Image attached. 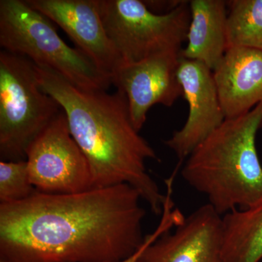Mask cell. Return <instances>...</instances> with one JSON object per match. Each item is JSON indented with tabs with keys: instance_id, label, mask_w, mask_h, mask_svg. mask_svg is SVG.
Wrapping results in <instances>:
<instances>
[{
	"instance_id": "cell-1",
	"label": "cell",
	"mask_w": 262,
	"mask_h": 262,
	"mask_svg": "<svg viewBox=\"0 0 262 262\" xmlns=\"http://www.w3.org/2000/svg\"><path fill=\"white\" fill-rule=\"evenodd\" d=\"M128 184L75 194L36 191L0 204V254L6 262H121L144 242L146 211Z\"/></svg>"
},
{
	"instance_id": "cell-2",
	"label": "cell",
	"mask_w": 262,
	"mask_h": 262,
	"mask_svg": "<svg viewBox=\"0 0 262 262\" xmlns=\"http://www.w3.org/2000/svg\"><path fill=\"white\" fill-rule=\"evenodd\" d=\"M38 80L59 103L72 137L89 162L93 188L128 184L158 215L166 196L146 170L156 152L133 125L123 91L80 89L54 71L35 65Z\"/></svg>"
},
{
	"instance_id": "cell-3",
	"label": "cell",
	"mask_w": 262,
	"mask_h": 262,
	"mask_svg": "<svg viewBox=\"0 0 262 262\" xmlns=\"http://www.w3.org/2000/svg\"><path fill=\"white\" fill-rule=\"evenodd\" d=\"M262 127V104L226 119L187 158L183 179L208 198L219 214L244 209L262 196V165L256 134Z\"/></svg>"
},
{
	"instance_id": "cell-4",
	"label": "cell",
	"mask_w": 262,
	"mask_h": 262,
	"mask_svg": "<svg viewBox=\"0 0 262 262\" xmlns=\"http://www.w3.org/2000/svg\"><path fill=\"white\" fill-rule=\"evenodd\" d=\"M0 46L54 71L80 89L107 91L112 78L58 35L51 20L25 0L0 1Z\"/></svg>"
},
{
	"instance_id": "cell-5",
	"label": "cell",
	"mask_w": 262,
	"mask_h": 262,
	"mask_svg": "<svg viewBox=\"0 0 262 262\" xmlns=\"http://www.w3.org/2000/svg\"><path fill=\"white\" fill-rule=\"evenodd\" d=\"M61 110L43 91L32 61L0 51L1 161L26 160L29 145Z\"/></svg>"
},
{
	"instance_id": "cell-6",
	"label": "cell",
	"mask_w": 262,
	"mask_h": 262,
	"mask_svg": "<svg viewBox=\"0 0 262 262\" xmlns=\"http://www.w3.org/2000/svg\"><path fill=\"white\" fill-rule=\"evenodd\" d=\"M99 5L106 34L122 61L180 54L190 22L189 1L163 15L148 9L143 0H99Z\"/></svg>"
},
{
	"instance_id": "cell-7",
	"label": "cell",
	"mask_w": 262,
	"mask_h": 262,
	"mask_svg": "<svg viewBox=\"0 0 262 262\" xmlns=\"http://www.w3.org/2000/svg\"><path fill=\"white\" fill-rule=\"evenodd\" d=\"M26 161L37 192L75 194L93 189L89 162L71 134L63 110L29 145Z\"/></svg>"
},
{
	"instance_id": "cell-8",
	"label": "cell",
	"mask_w": 262,
	"mask_h": 262,
	"mask_svg": "<svg viewBox=\"0 0 262 262\" xmlns=\"http://www.w3.org/2000/svg\"><path fill=\"white\" fill-rule=\"evenodd\" d=\"M177 224L170 211H164L161 223L141 256V262H223L222 215L210 205L199 208Z\"/></svg>"
},
{
	"instance_id": "cell-9",
	"label": "cell",
	"mask_w": 262,
	"mask_h": 262,
	"mask_svg": "<svg viewBox=\"0 0 262 262\" xmlns=\"http://www.w3.org/2000/svg\"><path fill=\"white\" fill-rule=\"evenodd\" d=\"M180 58V54L165 53L135 63L122 62L113 74V84L126 96L131 121L139 132L154 105L170 107L183 96Z\"/></svg>"
},
{
	"instance_id": "cell-10",
	"label": "cell",
	"mask_w": 262,
	"mask_h": 262,
	"mask_svg": "<svg viewBox=\"0 0 262 262\" xmlns=\"http://www.w3.org/2000/svg\"><path fill=\"white\" fill-rule=\"evenodd\" d=\"M178 78L189 105L184 126L165 141L182 161L225 122L213 71L196 61L180 58Z\"/></svg>"
},
{
	"instance_id": "cell-11",
	"label": "cell",
	"mask_w": 262,
	"mask_h": 262,
	"mask_svg": "<svg viewBox=\"0 0 262 262\" xmlns=\"http://www.w3.org/2000/svg\"><path fill=\"white\" fill-rule=\"evenodd\" d=\"M70 37L77 49L100 70L113 77L122 63L106 34L100 13L99 0H25Z\"/></svg>"
},
{
	"instance_id": "cell-12",
	"label": "cell",
	"mask_w": 262,
	"mask_h": 262,
	"mask_svg": "<svg viewBox=\"0 0 262 262\" xmlns=\"http://www.w3.org/2000/svg\"><path fill=\"white\" fill-rule=\"evenodd\" d=\"M213 72L226 119L246 115L262 104V51L228 49Z\"/></svg>"
},
{
	"instance_id": "cell-13",
	"label": "cell",
	"mask_w": 262,
	"mask_h": 262,
	"mask_svg": "<svg viewBox=\"0 0 262 262\" xmlns=\"http://www.w3.org/2000/svg\"><path fill=\"white\" fill-rule=\"evenodd\" d=\"M190 22L186 47L180 57L201 62L214 71L227 51V6L224 0H191Z\"/></svg>"
},
{
	"instance_id": "cell-14",
	"label": "cell",
	"mask_w": 262,
	"mask_h": 262,
	"mask_svg": "<svg viewBox=\"0 0 262 262\" xmlns=\"http://www.w3.org/2000/svg\"><path fill=\"white\" fill-rule=\"evenodd\" d=\"M223 262L262 260V196L253 204L222 215Z\"/></svg>"
},
{
	"instance_id": "cell-15",
	"label": "cell",
	"mask_w": 262,
	"mask_h": 262,
	"mask_svg": "<svg viewBox=\"0 0 262 262\" xmlns=\"http://www.w3.org/2000/svg\"><path fill=\"white\" fill-rule=\"evenodd\" d=\"M226 39L227 50L262 51V0H229Z\"/></svg>"
},
{
	"instance_id": "cell-16",
	"label": "cell",
	"mask_w": 262,
	"mask_h": 262,
	"mask_svg": "<svg viewBox=\"0 0 262 262\" xmlns=\"http://www.w3.org/2000/svg\"><path fill=\"white\" fill-rule=\"evenodd\" d=\"M35 192L26 160L0 162V204L24 201Z\"/></svg>"
},
{
	"instance_id": "cell-17",
	"label": "cell",
	"mask_w": 262,
	"mask_h": 262,
	"mask_svg": "<svg viewBox=\"0 0 262 262\" xmlns=\"http://www.w3.org/2000/svg\"><path fill=\"white\" fill-rule=\"evenodd\" d=\"M183 1V0H182ZM182 1L180 0H143L148 9L156 14L163 15L173 11Z\"/></svg>"
},
{
	"instance_id": "cell-18",
	"label": "cell",
	"mask_w": 262,
	"mask_h": 262,
	"mask_svg": "<svg viewBox=\"0 0 262 262\" xmlns=\"http://www.w3.org/2000/svg\"><path fill=\"white\" fill-rule=\"evenodd\" d=\"M148 243V236H146L145 242L143 245L142 247L136 253H134L130 257L127 258V259L124 260L121 262H141V256L145 248L146 244Z\"/></svg>"
},
{
	"instance_id": "cell-19",
	"label": "cell",
	"mask_w": 262,
	"mask_h": 262,
	"mask_svg": "<svg viewBox=\"0 0 262 262\" xmlns=\"http://www.w3.org/2000/svg\"><path fill=\"white\" fill-rule=\"evenodd\" d=\"M0 262H6V261H4V260L0 259Z\"/></svg>"
}]
</instances>
